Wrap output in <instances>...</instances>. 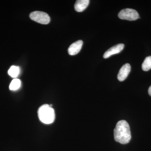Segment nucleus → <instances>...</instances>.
Instances as JSON below:
<instances>
[{
  "label": "nucleus",
  "mask_w": 151,
  "mask_h": 151,
  "mask_svg": "<svg viewBox=\"0 0 151 151\" xmlns=\"http://www.w3.org/2000/svg\"><path fill=\"white\" fill-rule=\"evenodd\" d=\"M114 139L122 144L129 142L132 138L129 125L126 121H119L114 130Z\"/></svg>",
  "instance_id": "f257e3e1"
},
{
  "label": "nucleus",
  "mask_w": 151,
  "mask_h": 151,
  "mask_svg": "<svg viewBox=\"0 0 151 151\" xmlns=\"http://www.w3.org/2000/svg\"><path fill=\"white\" fill-rule=\"evenodd\" d=\"M38 116L40 120L45 124H51L54 122L55 113L51 105L45 104L42 105L38 111Z\"/></svg>",
  "instance_id": "f03ea898"
},
{
  "label": "nucleus",
  "mask_w": 151,
  "mask_h": 151,
  "mask_svg": "<svg viewBox=\"0 0 151 151\" xmlns=\"http://www.w3.org/2000/svg\"><path fill=\"white\" fill-rule=\"evenodd\" d=\"M30 19L39 23L47 24L50 22V19L48 14L40 11L32 12L29 14Z\"/></svg>",
  "instance_id": "7ed1b4c3"
},
{
  "label": "nucleus",
  "mask_w": 151,
  "mask_h": 151,
  "mask_svg": "<svg viewBox=\"0 0 151 151\" xmlns=\"http://www.w3.org/2000/svg\"><path fill=\"white\" fill-rule=\"evenodd\" d=\"M119 18L129 21H135L140 18L138 12L132 9H125L122 10L118 14Z\"/></svg>",
  "instance_id": "20e7f679"
},
{
  "label": "nucleus",
  "mask_w": 151,
  "mask_h": 151,
  "mask_svg": "<svg viewBox=\"0 0 151 151\" xmlns=\"http://www.w3.org/2000/svg\"><path fill=\"white\" fill-rule=\"evenodd\" d=\"M124 47V44H119L114 45L105 52L103 55L104 58H108L113 55L118 54L123 50Z\"/></svg>",
  "instance_id": "39448f33"
},
{
  "label": "nucleus",
  "mask_w": 151,
  "mask_h": 151,
  "mask_svg": "<svg viewBox=\"0 0 151 151\" xmlns=\"http://www.w3.org/2000/svg\"><path fill=\"white\" fill-rule=\"evenodd\" d=\"M131 65L129 63H126L121 68L117 78L119 81H123L127 78L131 71Z\"/></svg>",
  "instance_id": "423d86ee"
},
{
  "label": "nucleus",
  "mask_w": 151,
  "mask_h": 151,
  "mask_svg": "<svg viewBox=\"0 0 151 151\" xmlns=\"http://www.w3.org/2000/svg\"><path fill=\"white\" fill-rule=\"evenodd\" d=\"M83 42L82 40H79L72 43L68 49V54L70 55H74L78 54L81 50Z\"/></svg>",
  "instance_id": "0eeeda50"
},
{
  "label": "nucleus",
  "mask_w": 151,
  "mask_h": 151,
  "mask_svg": "<svg viewBox=\"0 0 151 151\" xmlns=\"http://www.w3.org/2000/svg\"><path fill=\"white\" fill-rule=\"evenodd\" d=\"M89 4V0H78L76 2L74 9L78 12H83L87 7Z\"/></svg>",
  "instance_id": "6e6552de"
},
{
  "label": "nucleus",
  "mask_w": 151,
  "mask_h": 151,
  "mask_svg": "<svg viewBox=\"0 0 151 151\" xmlns=\"http://www.w3.org/2000/svg\"><path fill=\"white\" fill-rule=\"evenodd\" d=\"M20 73V68L19 66L12 65L8 70V73L12 78H16Z\"/></svg>",
  "instance_id": "1a4fd4ad"
},
{
  "label": "nucleus",
  "mask_w": 151,
  "mask_h": 151,
  "mask_svg": "<svg viewBox=\"0 0 151 151\" xmlns=\"http://www.w3.org/2000/svg\"><path fill=\"white\" fill-rule=\"evenodd\" d=\"M21 81L18 78H14L11 82L9 85V89L11 90L15 91L20 87Z\"/></svg>",
  "instance_id": "9d476101"
},
{
  "label": "nucleus",
  "mask_w": 151,
  "mask_h": 151,
  "mask_svg": "<svg viewBox=\"0 0 151 151\" xmlns=\"http://www.w3.org/2000/svg\"><path fill=\"white\" fill-rule=\"evenodd\" d=\"M142 69L145 71H148L151 69V56L146 58L142 64Z\"/></svg>",
  "instance_id": "9b49d317"
},
{
  "label": "nucleus",
  "mask_w": 151,
  "mask_h": 151,
  "mask_svg": "<svg viewBox=\"0 0 151 151\" xmlns=\"http://www.w3.org/2000/svg\"><path fill=\"white\" fill-rule=\"evenodd\" d=\"M148 93L149 95L151 97V86L149 87L148 89Z\"/></svg>",
  "instance_id": "f8f14e48"
}]
</instances>
